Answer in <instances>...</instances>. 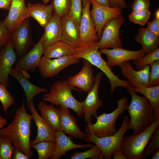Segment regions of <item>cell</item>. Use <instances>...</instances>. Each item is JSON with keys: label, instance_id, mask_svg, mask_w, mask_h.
Segmentation results:
<instances>
[{"label": "cell", "instance_id": "3", "mask_svg": "<svg viewBox=\"0 0 159 159\" xmlns=\"http://www.w3.org/2000/svg\"><path fill=\"white\" fill-rule=\"evenodd\" d=\"M126 89L131 97V102L126 109L130 118L128 130L132 129L134 133H137L154 122L153 107L145 96L137 95L129 88Z\"/></svg>", "mask_w": 159, "mask_h": 159}, {"label": "cell", "instance_id": "31", "mask_svg": "<svg viewBox=\"0 0 159 159\" xmlns=\"http://www.w3.org/2000/svg\"><path fill=\"white\" fill-rule=\"evenodd\" d=\"M56 146L55 141H44L31 145L37 152L38 159H47L53 155Z\"/></svg>", "mask_w": 159, "mask_h": 159}, {"label": "cell", "instance_id": "27", "mask_svg": "<svg viewBox=\"0 0 159 159\" xmlns=\"http://www.w3.org/2000/svg\"><path fill=\"white\" fill-rule=\"evenodd\" d=\"M138 33L135 41L142 46L141 49L145 54L152 52L158 48L159 37L146 28H140L137 30Z\"/></svg>", "mask_w": 159, "mask_h": 159}, {"label": "cell", "instance_id": "18", "mask_svg": "<svg viewBox=\"0 0 159 159\" xmlns=\"http://www.w3.org/2000/svg\"><path fill=\"white\" fill-rule=\"evenodd\" d=\"M99 50L102 53L106 55L107 62L111 68L125 62L139 59L146 54L141 49L138 51H131L121 47L112 49L102 48Z\"/></svg>", "mask_w": 159, "mask_h": 159}, {"label": "cell", "instance_id": "20", "mask_svg": "<svg viewBox=\"0 0 159 159\" xmlns=\"http://www.w3.org/2000/svg\"><path fill=\"white\" fill-rule=\"evenodd\" d=\"M37 128V135L31 145L44 141H55V132L44 119L39 115L34 105L33 100H31L28 107Z\"/></svg>", "mask_w": 159, "mask_h": 159}, {"label": "cell", "instance_id": "36", "mask_svg": "<svg viewBox=\"0 0 159 159\" xmlns=\"http://www.w3.org/2000/svg\"><path fill=\"white\" fill-rule=\"evenodd\" d=\"M15 149L11 141L0 135V159H11Z\"/></svg>", "mask_w": 159, "mask_h": 159}, {"label": "cell", "instance_id": "9", "mask_svg": "<svg viewBox=\"0 0 159 159\" xmlns=\"http://www.w3.org/2000/svg\"><path fill=\"white\" fill-rule=\"evenodd\" d=\"M125 21V18L121 14L112 19L106 23L98 42L99 49L122 47V40L120 37L119 32L120 27Z\"/></svg>", "mask_w": 159, "mask_h": 159}, {"label": "cell", "instance_id": "24", "mask_svg": "<svg viewBox=\"0 0 159 159\" xmlns=\"http://www.w3.org/2000/svg\"><path fill=\"white\" fill-rule=\"evenodd\" d=\"M62 28V41L73 48L80 46L79 27L67 14L61 18Z\"/></svg>", "mask_w": 159, "mask_h": 159}, {"label": "cell", "instance_id": "48", "mask_svg": "<svg viewBox=\"0 0 159 159\" xmlns=\"http://www.w3.org/2000/svg\"><path fill=\"white\" fill-rule=\"evenodd\" d=\"M99 5L102 6L110 7L109 0H94Z\"/></svg>", "mask_w": 159, "mask_h": 159}, {"label": "cell", "instance_id": "5", "mask_svg": "<svg viewBox=\"0 0 159 159\" xmlns=\"http://www.w3.org/2000/svg\"><path fill=\"white\" fill-rule=\"evenodd\" d=\"M117 107L110 113H103L95 118L96 122L94 124H87L85 132L87 134H92L98 138H102L115 134L117 132L116 122L118 117L126 109L128 100L125 96L116 100Z\"/></svg>", "mask_w": 159, "mask_h": 159}, {"label": "cell", "instance_id": "45", "mask_svg": "<svg viewBox=\"0 0 159 159\" xmlns=\"http://www.w3.org/2000/svg\"><path fill=\"white\" fill-rule=\"evenodd\" d=\"M29 158L19 149L15 148L12 155L13 159H29Z\"/></svg>", "mask_w": 159, "mask_h": 159}, {"label": "cell", "instance_id": "19", "mask_svg": "<svg viewBox=\"0 0 159 159\" xmlns=\"http://www.w3.org/2000/svg\"><path fill=\"white\" fill-rule=\"evenodd\" d=\"M29 17L25 0H12L8 14L3 21L11 33L23 21Z\"/></svg>", "mask_w": 159, "mask_h": 159}, {"label": "cell", "instance_id": "38", "mask_svg": "<svg viewBox=\"0 0 159 159\" xmlns=\"http://www.w3.org/2000/svg\"><path fill=\"white\" fill-rule=\"evenodd\" d=\"M0 101L6 113L9 108L15 103L14 98L7 90L6 87L0 83Z\"/></svg>", "mask_w": 159, "mask_h": 159}, {"label": "cell", "instance_id": "15", "mask_svg": "<svg viewBox=\"0 0 159 159\" xmlns=\"http://www.w3.org/2000/svg\"><path fill=\"white\" fill-rule=\"evenodd\" d=\"M17 59L12 44L9 40L0 50V83L6 87L9 84V75Z\"/></svg>", "mask_w": 159, "mask_h": 159}, {"label": "cell", "instance_id": "51", "mask_svg": "<svg viewBox=\"0 0 159 159\" xmlns=\"http://www.w3.org/2000/svg\"><path fill=\"white\" fill-rule=\"evenodd\" d=\"M87 0H82V5L83 7L85 6Z\"/></svg>", "mask_w": 159, "mask_h": 159}, {"label": "cell", "instance_id": "26", "mask_svg": "<svg viewBox=\"0 0 159 159\" xmlns=\"http://www.w3.org/2000/svg\"><path fill=\"white\" fill-rule=\"evenodd\" d=\"M41 116L44 119L55 133L61 130L60 110L51 104L47 105L44 101H41L38 105Z\"/></svg>", "mask_w": 159, "mask_h": 159}, {"label": "cell", "instance_id": "50", "mask_svg": "<svg viewBox=\"0 0 159 159\" xmlns=\"http://www.w3.org/2000/svg\"><path fill=\"white\" fill-rule=\"evenodd\" d=\"M159 159V150L154 152V153L152 159Z\"/></svg>", "mask_w": 159, "mask_h": 159}, {"label": "cell", "instance_id": "29", "mask_svg": "<svg viewBox=\"0 0 159 159\" xmlns=\"http://www.w3.org/2000/svg\"><path fill=\"white\" fill-rule=\"evenodd\" d=\"M129 88L135 93L142 94L151 103L154 114V122L159 118V85L154 87L141 86L136 88Z\"/></svg>", "mask_w": 159, "mask_h": 159}, {"label": "cell", "instance_id": "17", "mask_svg": "<svg viewBox=\"0 0 159 159\" xmlns=\"http://www.w3.org/2000/svg\"><path fill=\"white\" fill-rule=\"evenodd\" d=\"M118 66L121 69V73L131 87L136 88L141 86H148V79L150 70L148 65L140 70H135L132 67L130 62L127 61Z\"/></svg>", "mask_w": 159, "mask_h": 159}, {"label": "cell", "instance_id": "21", "mask_svg": "<svg viewBox=\"0 0 159 159\" xmlns=\"http://www.w3.org/2000/svg\"><path fill=\"white\" fill-rule=\"evenodd\" d=\"M61 120V130L71 137L77 139H85L87 134L82 131L77 123L75 117L70 114L68 108L59 106Z\"/></svg>", "mask_w": 159, "mask_h": 159}, {"label": "cell", "instance_id": "32", "mask_svg": "<svg viewBox=\"0 0 159 159\" xmlns=\"http://www.w3.org/2000/svg\"><path fill=\"white\" fill-rule=\"evenodd\" d=\"M104 159L101 150L95 145L90 149L84 152H76L71 155V159Z\"/></svg>", "mask_w": 159, "mask_h": 159}, {"label": "cell", "instance_id": "7", "mask_svg": "<svg viewBox=\"0 0 159 159\" xmlns=\"http://www.w3.org/2000/svg\"><path fill=\"white\" fill-rule=\"evenodd\" d=\"M129 121L128 116L125 115L123 117L120 127L114 135L99 138L92 134H87L84 141L88 143L91 142L95 143L101 150L104 158L110 159L114 151L120 149L121 141L128 130Z\"/></svg>", "mask_w": 159, "mask_h": 159}, {"label": "cell", "instance_id": "13", "mask_svg": "<svg viewBox=\"0 0 159 159\" xmlns=\"http://www.w3.org/2000/svg\"><path fill=\"white\" fill-rule=\"evenodd\" d=\"M90 0L92 7L90 10V14L99 41L103 29L106 23L112 19L122 14V11L120 8L102 6L98 4L94 0Z\"/></svg>", "mask_w": 159, "mask_h": 159}, {"label": "cell", "instance_id": "43", "mask_svg": "<svg viewBox=\"0 0 159 159\" xmlns=\"http://www.w3.org/2000/svg\"><path fill=\"white\" fill-rule=\"evenodd\" d=\"M147 24V28L159 37V17L155 16L153 20L151 21L148 22Z\"/></svg>", "mask_w": 159, "mask_h": 159}, {"label": "cell", "instance_id": "37", "mask_svg": "<svg viewBox=\"0 0 159 159\" xmlns=\"http://www.w3.org/2000/svg\"><path fill=\"white\" fill-rule=\"evenodd\" d=\"M71 0H52L53 12L60 18L68 14Z\"/></svg>", "mask_w": 159, "mask_h": 159}, {"label": "cell", "instance_id": "4", "mask_svg": "<svg viewBox=\"0 0 159 159\" xmlns=\"http://www.w3.org/2000/svg\"><path fill=\"white\" fill-rule=\"evenodd\" d=\"M73 90L81 93L79 89L68 85L66 80L57 81L52 85L49 92L44 95L42 100L57 106L70 108L81 118L83 115L82 102L74 97L72 93Z\"/></svg>", "mask_w": 159, "mask_h": 159}, {"label": "cell", "instance_id": "16", "mask_svg": "<svg viewBox=\"0 0 159 159\" xmlns=\"http://www.w3.org/2000/svg\"><path fill=\"white\" fill-rule=\"evenodd\" d=\"M82 59L83 65L80 72L69 76L66 81L68 85L87 92L94 85L95 76L93 74L92 64L87 60Z\"/></svg>", "mask_w": 159, "mask_h": 159}, {"label": "cell", "instance_id": "40", "mask_svg": "<svg viewBox=\"0 0 159 159\" xmlns=\"http://www.w3.org/2000/svg\"><path fill=\"white\" fill-rule=\"evenodd\" d=\"M150 72L148 79V87L159 85V60L150 64Z\"/></svg>", "mask_w": 159, "mask_h": 159}, {"label": "cell", "instance_id": "14", "mask_svg": "<svg viewBox=\"0 0 159 159\" xmlns=\"http://www.w3.org/2000/svg\"><path fill=\"white\" fill-rule=\"evenodd\" d=\"M90 0H87L83 7L79 26L80 46L87 45L99 41L94 24L90 14Z\"/></svg>", "mask_w": 159, "mask_h": 159}, {"label": "cell", "instance_id": "8", "mask_svg": "<svg viewBox=\"0 0 159 159\" xmlns=\"http://www.w3.org/2000/svg\"><path fill=\"white\" fill-rule=\"evenodd\" d=\"M30 23L26 19L11 33L9 40L13 45L18 59L32 48Z\"/></svg>", "mask_w": 159, "mask_h": 159}, {"label": "cell", "instance_id": "49", "mask_svg": "<svg viewBox=\"0 0 159 159\" xmlns=\"http://www.w3.org/2000/svg\"><path fill=\"white\" fill-rule=\"evenodd\" d=\"M7 123V120L0 115V130L4 127Z\"/></svg>", "mask_w": 159, "mask_h": 159}, {"label": "cell", "instance_id": "2", "mask_svg": "<svg viewBox=\"0 0 159 159\" xmlns=\"http://www.w3.org/2000/svg\"><path fill=\"white\" fill-rule=\"evenodd\" d=\"M98 41L87 45L80 46L74 49L73 55L77 58L87 60L105 74L110 82L111 94L117 87H122L126 89L131 87L127 80L120 79L117 75L115 74L107 61L102 59V53L98 47Z\"/></svg>", "mask_w": 159, "mask_h": 159}, {"label": "cell", "instance_id": "1", "mask_svg": "<svg viewBox=\"0 0 159 159\" xmlns=\"http://www.w3.org/2000/svg\"><path fill=\"white\" fill-rule=\"evenodd\" d=\"M31 115L28 113L24 99L16 110L14 118L7 126L0 130V135L10 140L14 146L29 158L33 153L31 148Z\"/></svg>", "mask_w": 159, "mask_h": 159}, {"label": "cell", "instance_id": "52", "mask_svg": "<svg viewBox=\"0 0 159 159\" xmlns=\"http://www.w3.org/2000/svg\"><path fill=\"white\" fill-rule=\"evenodd\" d=\"M43 3L44 4H47L50 0H42Z\"/></svg>", "mask_w": 159, "mask_h": 159}, {"label": "cell", "instance_id": "44", "mask_svg": "<svg viewBox=\"0 0 159 159\" xmlns=\"http://www.w3.org/2000/svg\"><path fill=\"white\" fill-rule=\"evenodd\" d=\"M110 7L119 8L121 9L125 8L127 4L124 0H109Z\"/></svg>", "mask_w": 159, "mask_h": 159}, {"label": "cell", "instance_id": "34", "mask_svg": "<svg viewBox=\"0 0 159 159\" xmlns=\"http://www.w3.org/2000/svg\"><path fill=\"white\" fill-rule=\"evenodd\" d=\"M150 14L149 9H141L132 11L129 15L128 18L133 23L144 26L148 22Z\"/></svg>", "mask_w": 159, "mask_h": 159}, {"label": "cell", "instance_id": "28", "mask_svg": "<svg viewBox=\"0 0 159 159\" xmlns=\"http://www.w3.org/2000/svg\"><path fill=\"white\" fill-rule=\"evenodd\" d=\"M10 74L18 81L24 90L26 97V108L30 101L36 95L41 92L47 91V89L36 86L31 83L21 72L14 68L11 70Z\"/></svg>", "mask_w": 159, "mask_h": 159}, {"label": "cell", "instance_id": "11", "mask_svg": "<svg viewBox=\"0 0 159 159\" xmlns=\"http://www.w3.org/2000/svg\"><path fill=\"white\" fill-rule=\"evenodd\" d=\"M80 59L73 55H68L53 59L44 56L42 57L38 69L41 76L44 78L54 77L63 70L72 65L78 63Z\"/></svg>", "mask_w": 159, "mask_h": 159}, {"label": "cell", "instance_id": "46", "mask_svg": "<svg viewBox=\"0 0 159 159\" xmlns=\"http://www.w3.org/2000/svg\"><path fill=\"white\" fill-rule=\"evenodd\" d=\"M12 0H0V9L8 10Z\"/></svg>", "mask_w": 159, "mask_h": 159}, {"label": "cell", "instance_id": "42", "mask_svg": "<svg viewBox=\"0 0 159 159\" xmlns=\"http://www.w3.org/2000/svg\"><path fill=\"white\" fill-rule=\"evenodd\" d=\"M151 5L150 0H134L131 5L132 11L143 9L149 8Z\"/></svg>", "mask_w": 159, "mask_h": 159}, {"label": "cell", "instance_id": "10", "mask_svg": "<svg viewBox=\"0 0 159 159\" xmlns=\"http://www.w3.org/2000/svg\"><path fill=\"white\" fill-rule=\"evenodd\" d=\"M103 76L102 72H98L95 76L94 85L88 92L87 96L82 102V110L84 121L87 124L92 123V116L96 118L98 109L104 105L103 101L99 96V90Z\"/></svg>", "mask_w": 159, "mask_h": 159}, {"label": "cell", "instance_id": "33", "mask_svg": "<svg viewBox=\"0 0 159 159\" xmlns=\"http://www.w3.org/2000/svg\"><path fill=\"white\" fill-rule=\"evenodd\" d=\"M159 60V48L155 50L146 54L139 59L132 61L137 70L143 69L151 63Z\"/></svg>", "mask_w": 159, "mask_h": 159}, {"label": "cell", "instance_id": "30", "mask_svg": "<svg viewBox=\"0 0 159 159\" xmlns=\"http://www.w3.org/2000/svg\"><path fill=\"white\" fill-rule=\"evenodd\" d=\"M74 49L67 43L60 40L44 48L43 54L47 58H56L73 55Z\"/></svg>", "mask_w": 159, "mask_h": 159}, {"label": "cell", "instance_id": "35", "mask_svg": "<svg viewBox=\"0 0 159 159\" xmlns=\"http://www.w3.org/2000/svg\"><path fill=\"white\" fill-rule=\"evenodd\" d=\"M82 8V0H71L67 15L79 27L81 18Z\"/></svg>", "mask_w": 159, "mask_h": 159}, {"label": "cell", "instance_id": "23", "mask_svg": "<svg viewBox=\"0 0 159 159\" xmlns=\"http://www.w3.org/2000/svg\"><path fill=\"white\" fill-rule=\"evenodd\" d=\"M44 28V33L42 35L44 48L62 40V28L61 18L54 13L53 12L52 17Z\"/></svg>", "mask_w": 159, "mask_h": 159}, {"label": "cell", "instance_id": "39", "mask_svg": "<svg viewBox=\"0 0 159 159\" xmlns=\"http://www.w3.org/2000/svg\"><path fill=\"white\" fill-rule=\"evenodd\" d=\"M149 145L145 148L143 153V158H146L152 153L159 148V126L156 128L151 138Z\"/></svg>", "mask_w": 159, "mask_h": 159}, {"label": "cell", "instance_id": "22", "mask_svg": "<svg viewBox=\"0 0 159 159\" xmlns=\"http://www.w3.org/2000/svg\"><path fill=\"white\" fill-rule=\"evenodd\" d=\"M65 133L61 130L55 133L56 146L54 153L50 159H59L62 156L66 155L67 151L73 149L91 148L94 146L89 143L85 144L75 143L71 138L66 135Z\"/></svg>", "mask_w": 159, "mask_h": 159}, {"label": "cell", "instance_id": "41", "mask_svg": "<svg viewBox=\"0 0 159 159\" xmlns=\"http://www.w3.org/2000/svg\"><path fill=\"white\" fill-rule=\"evenodd\" d=\"M10 34L3 20H0V50L9 41Z\"/></svg>", "mask_w": 159, "mask_h": 159}, {"label": "cell", "instance_id": "25", "mask_svg": "<svg viewBox=\"0 0 159 159\" xmlns=\"http://www.w3.org/2000/svg\"><path fill=\"white\" fill-rule=\"evenodd\" d=\"M27 7L29 17L33 18L43 28L51 19L53 14L52 3L47 5L40 3H29Z\"/></svg>", "mask_w": 159, "mask_h": 159}, {"label": "cell", "instance_id": "6", "mask_svg": "<svg viewBox=\"0 0 159 159\" xmlns=\"http://www.w3.org/2000/svg\"><path fill=\"white\" fill-rule=\"evenodd\" d=\"M159 126V118L140 132L134 133L129 136H123L120 149L126 159H143L145 148Z\"/></svg>", "mask_w": 159, "mask_h": 159}, {"label": "cell", "instance_id": "12", "mask_svg": "<svg viewBox=\"0 0 159 159\" xmlns=\"http://www.w3.org/2000/svg\"><path fill=\"white\" fill-rule=\"evenodd\" d=\"M42 35L38 42L28 52L21 58L13 68L21 72L24 76L29 79L30 76L27 72H33L36 71L43 54Z\"/></svg>", "mask_w": 159, "mask_h": 159}, {"label": "cell", "instance_id": "47", "mask_svg": "<svg viewBox=\"0 0 159 159\" xmlns=\"http://www.w3.org/2000/svg\"><path fill=\"white\" fill-rule=\"evenodd\" d=\"M112 154L114 159H126L120 149L115 150Z\"/></svg>", "mask_w": 159, "mask_h": 159}]
</instances>
